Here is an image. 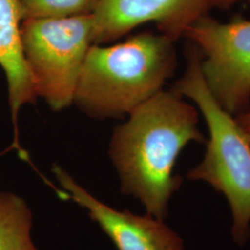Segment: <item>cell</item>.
I'll list each match as a JSON object with an SVG mask.
<instances>
[{"instance_id":"obj_6","label":"cell","mask_w":250,"mask_h":250,"mask_svg":"<svg viewBox=\"0 0 250 250\" xmlns=\"http://www.w3.org/2000/svg\"><path fill=\"white\" fill-rule=\"evenodd\" d=\"M211 8V0H99L93 13V44L116 41L146 22L176 42Z\"/></svg>"},{"instance_id":"obj_1","label":"cell","mask_w":250,"mask_h":250,"mask_svg":"<svg viewBox=\"0 0 250 250\" xmlns=\"http://www.w3.org/2000/svg\"><path fill=\"white\" fill-rule=\"evenodd\" d=\"M183 98L174 90H161L129 114L109 144L122 193L139 200L146 213L161 221L183 185L174 173L180 153L191 142L207 140L197 126V108Z\"/></svg>"},{"instance_id":"obj_11","label":"cell","mask_w":250,"mask_h":250,"mask_svg":"<svg viewBox=\"0 0 250 250\" xmlns=\"http://www.w3.org/2000/svg\"><path fill=\"white\" fill-rule=\"evenodd\" d=\"M234 118L250 142V109L237 116H234Z\"/></svg>"},{"instance_id":"obj_8","label":"cell","mask_w":250,"mask_h":250,"mask_svg":"<svg viewBox=\"0 0 250 250\" xmlns=\"http://www.w3.org/2000/svg\"><path fill=\"white\" fill-rule=\"evenodd\" d=\"M22 21L18 0H0V67L6 73L14 140L10 148L18 149L27 158L19 143L18 116L25 104L36 103V86L23 53L21 21Z\"/></svg>"},{"instance_id":"obj_10","label":"cell","mask_w":250,"mask_h":250,"mask_svg":"<svg viewBox=\"0 0 250 250\" xmlns=\"http://www.w3.org/2000/svg\"><path fill=\"white\" fill-rule=\"evenodd\" d=\"M99 0H18L22 21L91 15Z\"/></svg>"},{"instance_id":"obj_3","label":"cell","mask_w":250,"mask_h":250,"mask_svg":"<svg viewBox=\"0 0 250 250\" xmlns=\"http://www.w3.org/2000/svg\"><path fill=\"white\" fill-rule=\"evenodd\" d=\"M186 48V72L171 89L196 104L208 130L204 157L187 178L205 182L224 195L232 212V240L243 247L250 238V142L208 88L197 47L188 41Z\"/></svg>"},{"instance_id":"obj_2","label":"cell","mask_w":250,"mask_h":250,"mask_svg":"<svg viewBox=\"0 0 250 250\" xmlns=\"http://www.w3.org/2000/svg\"><path fill=\"white\" fill-rule=\"evenodd\" d=\"M174 42L143 32L111 45H92L73 102L97 119L122 118L162 90L177 66Z\"/></svg>"},{"instance_id":"obj_12","label":"cell","mask_w":250,"mask_h":250,"mask_svg":"<svg viewBox=\"0 0 250 250\" xmlns=\"http://www.w3.org/2000/svg\"><path fill=\"white\" fill-rule=\"evenodd\" d=\"M243 1V0H211L212 8L219 9H229L234 4Z\"/></svg>"},{"instance_id":"obj_4","label":"cell","mask_w":250,"mask_h":250,"mask_svg":"<svg viewBox=\"0 0 250 250\" xmlns=\"http://www.w3.org/2000/svg\"><path fill=\"white\" fill-rule=\"evenodd\" d=\"M93 31V14L21 23L23 53L36 94L53 110L73 102L85 57L94 45Z\"/></svg>"},{"instance_id":"obj_9","label":"cell","mask_w":250,"mask_h":250,"mask_svg":"<svg viewBox=\"0 0 250 250\" xmlns=\"http://www.w3.org/2000/svg\"><path fill=\"white\" fill-rule=\"evenodd\" d=\"M34 214L24 198L0 191V250H40L32 239Z\"/></svg>"},{"instance_id":"obj_7","label":"cell","mask_w":250,"mask_h":250,"mask_svg":"<svg viewBox=\"0 0 250 250\" xmlns=\"http://www.w3.org/2000/svg\"><path fill=\"white\" fill-rule=\"evenodd\" d=\"M54 175L63 190L55 189L59 197L71 199L87 210L118 250H186L178 233L154 216L118 210L91 195L61 166L54 164Z\"/></svg>"},{"instance_id":"obj_5","label":"cell","mask_w":250,"mask_h":250,"mask_svg":"<svg viewBox=\"0 0 250 250\" xmlns=\"http://www.w3.org/2000/svg\"><path fill=\"white\" fill-rule=\"evenodd\" d=\"M184 37L197 47L202 76L222 107L232 116L250 109V20L222 22L206 14Z\"/></svg>"}]
</instances>
